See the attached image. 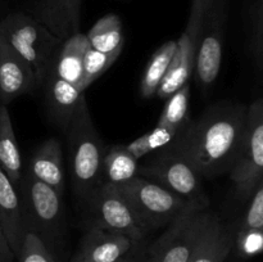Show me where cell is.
Instances as JSON below:
<instances>
[{
	"mask_svg": "<svg viewBox=\"0 0 263 262\" xmlns=\"http://www.w3.org/2000/svg\"><path fill=\"white\" fill-rule=\"evenodd\" d=\"M17 192L26 231L36 234L53 253L66 229L63 195L33 177L27 170L23 171Z\"/></svg>",
	"mask_w": 263,
	"mask_h": 262,
	"instance_id": "3",
	"label": "cell"
},
{
	"mask_svg": "<svg viewBox=\"0 0 263 262\" xmlns=\"http://www.w3.org/2000/svg\"><path fill=\"white\" fill-rule=\"evenodd\" d=\"M248 107L220 102L177 134L170 146L181 154L202 179L229 174L243 146Z\"/></svg>",
	"mask_w": 263,
	"mask_h": 262,
	"instance_id": "1",
	"label": "cell"
},
{
	"mask_svg": "<svg viewBox=\"0 0 263 262\" xmlns=\"http://www.w3.org/2000/svg\"><path fill=\"white\" fill-rule=\"evenodd\" d=\"M116 186L148 234L168 226L193 204L143 176H135Z\"/></svg>",
	"mask_w": 263,
	"mask_h": 262,
	"instance_id": "5",
	"label": "cell"
},
{
	"mask_svg": "<svg viewBox=\"0 0 263 262\" xmlns=\"http://www.w3.org/2000/svg\"><path fill=\"white\" fill-rule=\"evenodd\" d=\"M249 53L254 69L261 74L263 68V0H256L251 9Z\"/></svg>",
	"mask_w": 263,
	"mask_h": 262,
	"instance_id": "27",
	"label": "cell"
},
{
	"mask_svg": "<svg viewBox=\"0 0 263 262\" xmlns=\"http://www.w3.org/2000/svg\"><path fill=\"white\" fill-rule=\"evenodd\" d=\"M189 99H190V85L189 82L180 87L177 91L167 98L163 110L158 118V126L182 130L189 122Z\"/></svg>",
	"mask_w": 263,
	"mask_h": 262,
	"instance_id": "24",
	"label": "cell"
},
{
	"mask_svg": "<svg viewBox=\"0 0 263 262\" xmlns=\"http://www.w3.org/2000/svg\"><path fill=\"white\" fill-rule=\"evenodd\" d=\"M149 156L143 163H139L138 176L162 185L187 202L210 205L200 175L172 146L167 145Z\"/></svg>",
	"mask_w": 263,
	"mask_h": 262,
	"instance_id": "7",
	"label": "cell"
},
{
	"mask_svg": "<svg viewBox=\"0 0 263 262\" xmlns=\"http://www.w3.org/2000/svg\"><path fill=\"white\" fill-rule=\"evenodd\" d=\"M211 0H192L189 20L184 32L176 41L174 57L171 59L168 69L159 85L156 97L167 99L170 95L189 82L190 76L194 71L195 57L199 46L200 30L205 9Z\"/></svg>",
	"mask_w": 263,
	"mask_h": 262,
	"instance_id": "10",
	"label": "cell"
},
{
	"mask_svg": "<svg viewBox=\"0 0 263 262\" xmlns=\"http://www.w3.org/2000/svg\"><path fill=\"white\" fill-rule=\"evenodd\" d=\"M148 240L136 241L133 248L116 262H144L148 256Z\"/></svg>",
	"mask_w": 263,
	"mask_h": 262,
	"instance_id": "31",
	"label": "cell"
},
{
	"mask_svg": "<svg viewBox=\"0 0 263 262\" xmlns=\"http://www.w3.org/2000/svg\"><path fill=\"white\" fill-rule=\"evenodd\" d=\"M72 262H89V261H86V259L81 258V257H79V256H74V258L72 259Z\"/></svg>",
	"mask_w": 263,
	"mask_h": 262,
	"instance_id": "33",
	"label": "cell"
},
{
	"mask_svg": "<svg viewBox=\"0 0 263 262\" xmlns=\"http://www.w3.org/2000/svg\"><path fill=\"white\" fill-rule=\"evenodd\" d=\"M0 228L17 259L26 229L17 189L0 169Z\"/></svg>",
	"mask_w": 263,
	"mask_h": 262,
	"instance_id": "16",
	"label": "cell"
},
{
	"mask_svg": "<svg viewBox=\"0 0 263 262\" xmlns=\"http://www.w3.org/2000/svg\"><path fill=\"white\" fill-rule=\"evenodd\" d=\"M139 159L123 144L108 146L103 158L102 184L120 185L138 176Z\"/></svg>",
	"mask_w": 263,
	"mask_h": 262,
	"instance_id": "21",
	"label": "cell"
},
{
	"mask_svg": "<svg viewBox=\"0 0 263 262\" xmlns=\"http://www.w3.org/2000/svg\"><path fill=\"white\" fill-rule=\"evenodd\" d=\"M89 46L86 35L81 32L73 33L63 40L50 66L61 79L74 85L80 90H81L82 62H84L85 51Z\"/></svg>",
	"mask_w": 263,
	"mask_h": 262,
	"instance_id": "19",
	"label": "cell"
},
{
	"mask_svg": "<svg viewBox=\"0 0 263 262\" xmlns=\"http://www.w3.org/2000/svg\"><path fill=\"white\" fill-rule=\"evenodd\" d=\"M249 199L246 212L234 225L236 229H263V181L257 185Z\"/></svg>",
	"mask_w": 263,
	"mask_h": 262,
	"instance_id": "30",
	"label": "cell"
},
{
	"mask_svg": "<svg viewBox=\"0 0 263 262\" xmlns=\"http://www.w3.org/2000/svg\"><path fill=\"white\" fill-rule=\"evenodd\" d=\"M80 10L81 0H40L36 20L63 41L80 32Z\"/></svg>",
	"mask_w": 263,
	"mask_h": 262,
	"instance_id": "17",
	"label": "cell"
},
{
	"mask_svg": "<svg viewBox=\"0 0 263 262\" xmlns=\"http://www.w3.org/2000/svg\"><path fill=\"white\" fill-rule=\"evenodd\" d=\"M144 262H151V259L148 258V256H146V259H145V261H144Z\"/></svg>",
	"mask_w": 263,
	"mask_h": 262,
	"instance_id": "34",
	"label": "cell"
},
{
	"mask_svg": "<svg viewBox=\"0 0 263 262\" xmlns=\"http://www.w3.org/2000/svg\"><path fill=\"white\" fill-rule=\"evenodd\" d=\"M3 40L32 68L36 85L44 82L63 41L35 17L12 13L0 22Z\"/></svg>",
	"mask_w": 263,
	"mask_h": 262,
	"instance_id": "4",
	"label": "cell"
},
{
	"mask_svg": "<svg viewBox=\"0 0 263 262\" xmlns=\"http://www.w3.org/2000/svg\"><path fill=\"white\" fill-rule=\"evenodd\" d=\"M234 248L236 249L239 256L246 258L259 254L263 249V229L235 228Z\"/></svg>",
	"mask_w": 263,
	"mask_h": 262,
	"instance_id": "28",
	"label": "cell"
},
{
	"mask_svg": "<svg viewBox=\"0 0 263 262\" xmlns=\"http://www.w3.org/2000/svg\"><path fill=\"white\" fill-rule=\"evenodd\" d=\"M180 131L181 130L157 125L152 131H148L143 136L131 141L130 144H126V148L136 159L140 161L145 156H149V154L170 145Z\"/></svg>",
	"mask_w": 263,
	"mask_h": 262,
	"instance_id": "25",
	"label": "cell"
},
{
	"mask_svg": "<svg viewBox=\"0 0 263 262\" xmlns=\"http://www.w3.org/2000/svg\"><path fill=\"white\" fill-rule=\"evenodd\" d=\"M43 84H45V100L49 116L62 130L66 131L85 92L61 79L51 67L48 69Z\"/></svg>",
	"mask_w": 263,
	"mask_h": 262,
	"instance_id": "13",
	"label": "cell"
},
{
	"mask_svg": "<svg viewBox=\"0 0 263 262\" xmlns=\"http://www.w3.org/2000/svg\"><path fill=\"white\" fill-rule=\"evenodd\" d=\"M35 86L36 79L30 64L0 36V104L8 105L15 98L32 91Z\"/></svg>",
	"mask_w": 263,
	"mask_h": 262,
	"instance_id": "12",
	"label": "cell"
},
{
	"mask_svg": "<svg viewBox=\"0 0 263 262\" xmlns=\"http://www.w3.org/2000/svg\"><path fill=\"white\" fill-rule=\"evenodd\" d=\"M0 169L13 186L18 189L23 174L22 158L9 110L3 104H0Z\"/></svg>",
	"mask_w": 263,
	"mask_h": 262,
	"instance_id": "20",
	"label": "cell"
},
{
	"mask_svg": "<svg viewBox=\"0 0 263 262\" xmlns=\"http://www.w3.org/2000/svg\"><path fill=\"white\" fill-rule=\"evenodd\" d=\"M176 49V41L168 40L162 44L148 62L140 82V94L144 99H152L168 69Z\"/></svg>",
	"mask_w": 263,
	"mask_h": 262,
	"instance_id": "23",
	"label": "cell"
},
{
	"mask_svg": "<svg viewBox=\"0 0 263 262\" xmlns=\"http://www.w3.org/2000/svg\"><path fill=\"white\" fill-rule=\"evenodd\" d=\"M66 133L72 188L74 194L86 202L102 185L103 158L108 146L95 128L85 94Z\"/></svg>",
	"mask_w": 263,
	"mask_h": 262,
	"instance_id": "2",
	"label": "cell"
},
{
	"mask_svg": "<svg viewBox=\"0 0 263 262\" xmlns=\"http://www.w3.org/2000/svg\"><path fill=\"white\" fill-rule=\"evenodd\" d=\"M120 54H107L98 51L92 48H87L82 62L81 90L85 91L95 80L99 79L107 69L118 59Z\"/></svg>",
	"mask_w": 263,
	"mask_h": 262,
	"instance_id": "26",
	"label": "cell"
},
{
	"mask_svg": "<svg viewBox=\"0 0 263 262\" xmlns=\"http://www.w3.org/2000/svg\"><path fill=\"white\" fill-rule=\"evenodd\" d=\"M27 171L33 177L63 195L66 189V177H64L63 151H62L61 141L55 138H50L44 141L33 152Z\"/></svg>",
	"mask_w": 263,
	"mask_h": 262,
	"instance_id": "15",
	"label": "cell"
},
{
	"mask_svg": "<svg viewBox=\"0 0 263 262\" xmlns=\"http://www.w3.org/2000/svg\"><path fill=\"white\" fill-rule=\"evenodd\" d=\"M90 48L107 54H120L122 51V21L115 13H108L95 22L86 35Z\"/></svg>",
	"mask_w": 263,
	"mask_h": 262,
	"instance_id": "22",
	"label": "cell"
},
{
	"mask_svg": "<svg viewBox=\"0 0 263 262\" xmlns=\"http://www.w3.org/2000/svg\"><path fill=\"white\" fill-rule=\"evenodd\" d=\"M230 0H211L200 30L194 71L202 86L208 87L220 74Z\"/></svg>",
	"mask_w": 263,
	"mask_h": 262,
	"instance_id": "11",
	"label": "cell"
},
{
	"mask_svg": "<svg viewBox=\"0 0 263 262\" xmlns=\"http://www.w3.org/2000/svg\"><path fill=\"white\" fill-rule=\"evenodd\" d=\"M234 223L226 222L216 213L187 262H225L234 249Z\"/></svg>",
	"mask_w": 263,
	"mask_h": 262,
	"instance_id": "18",
	"label": "cell"
},
{
	"mask_svg": "<svg viewBox=\"0 0 263 262\" xmlns=\"http://www.w3.org/2000/svg\"><path fill=\"white\" fill-rule=\"evenodd\" d=\"M216 212L210 205L193 203L148 246L151 262H187Z\"/></svg>",
	"mask_w": 263,
	"mask_h": 262,
	"instance_id": "6",
	"label": "cell"
},
{
	"mask_svg": "<svg viewBox=\"0 0 263 262\" xmlns=\"http://www.w3.org/2000/svg\"><path fill=\"white\" fill-rule=\"evenodd\" d=\"M87 203V228H98L123 234L134 241L148 240L146 233L128 203L112 184H102L94 190Z\"/></svg>",
	"mask_w": 263,
	"mask_h": 262,
	"instance_id": "9",
	"label": "cell"
},
{
	"mask_svg": "<svg viewBox=\"0 0 263 262\" xmlns=\"http://www.w3.org/2000/svg\"><path fill=\"white\" fill-rule=\"evenodd\" d=\"M135 243L123 234L87 228L76 256L89 262H116L127 253Z\"/></svg>",
	"mask_w": 263,
	"mask_h": 262,
	"instance_id": "14",
	"label": "cell"
},
{
	"mask_svg": "<svg viewBox=\"0 0 263 262\" xmlns=\"http://www.w3.org/2000/svg\"><path fill=\"white\" fill-rule=\"evenodd\" d=\"M17 262H57L53 253L36 234L26 231Z\"/></svg>",
	"mask_w": 263,
	"mask_h": 262,
	"instance_id": "29",
	"label": "cell"
},
{
	"mask_svg": "<svg viewBox=\"0 0 263 262\" xmlns=\"http://www.w3.org/2000/svg\"><path fill=\"white\" fill-rule=\"evenodd\" d=\"M0 262H17L2 228H0Z\"/></svg>",
	"mask_w": 263,
	"mask_h": 262,
	"instance_id": "32",
	"label": "cell"
},
{
	"mask_svg": "<svg viewBox=\"0 0 263 262\" xmlns=\"http://www.w3.org/2000/svg\"><path fill=\"white\" fill-rule=\"evenodd\" d=\"M263 175V100L257 98L248 105L247 131L243 146L229 176L234 182L236 194L248 200L254 189L262 182Z\"/></svg>",
	"mask_w": 263,
	"mask_h": 262,
	"instance_id": "8",
	"label": "cell"
}]
</instances>
